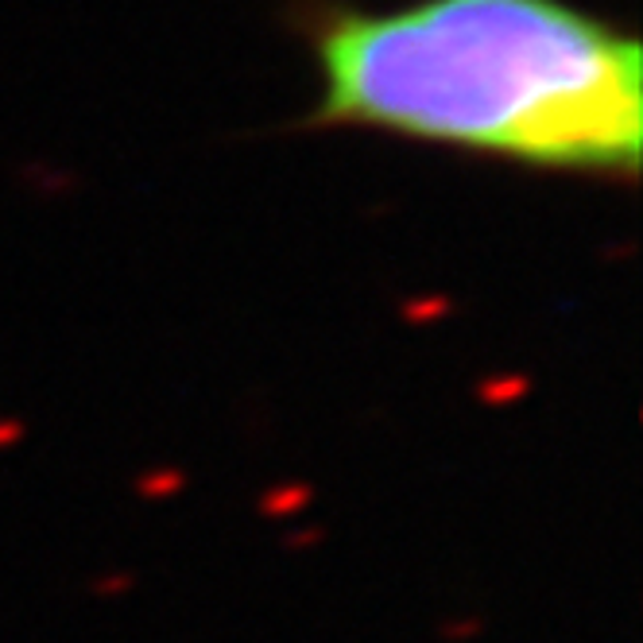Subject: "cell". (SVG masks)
I'll return each instance as SVG.
<instances>
[{
    "label": "cell",
    "instance_id": "cell-1",
    "mask_svg": "<svg viewBox=\"0 0 643 643\" xmlns=\"http://www.w3.org/2000/svg\"><path fill=\"white\" fill-rule=\"evenodd\" d=\"M306 39L318 67L311 128H364L550 175H640V39L570 0L330 4Z\"/></svg>",
    "mask_w": 643,
    "mask_h": 643
}]
</instances>
